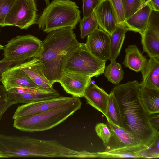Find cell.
<instances>
[{
    "mask_svg": "<svg viewBox=\"0 0 159 159\" xmlns=\"http://www.w3.org/2000/svg\"><path fill=\"white\" fill-rule=\"evenodd\" d=\"M129 31L125 26L117 25L115 29L110 35L109 60L111 61L119 55L125 37L126 32Z\"/></svg>",
    "mask_w": 159,
    "mask_h": 159,
    "instance_id": "7402d4cb",
    "label": "cell"
},
{
    "mask_svg": "<svg viewBox=\"0 0 159 159\" xmlns=\"http://www.w3.org/2000/svg\"><path fill=\"white\" fill-rule=\"evenodd\" d=\"M137 80L115 86L112 90L118 103L124 129L148 150L159 140V131L151 125L149 114L140 100Z\"/></svg>",
    "mask_w": 159,
    "mask_h": 159,
    "instance_id": "6da1fadb",
    "label": "cell"
},
{
    "mask_svg": "<svg viewBox=\"0 0 159 159\" xmlns=\"http://www.w3.org/2000/svg\"><path fill=\"white\" fill-rule=\"evenodd\" d=\"M47 6L50 4L49 0H45Z\"/></svg>",
    "mask_w": 159,
    "mask_h": 159,
    "instance_id": "e575fe53",
    "label": "cell"
},
{
    "mask_svg": "<svg viewBox=\"0 0 159 159\" xmlns=\"http://www.w3.org/2000/svg\"><path fill=\"white\" fill-rule=\"evenodd\" d=\"M59 83L67 93L73 97H83L86 88L91 83V79L86 75L63 71Z\"/></svg>",
    "mask_w": 159,
    "mask_h": 159,
    "instance_id": "7c38bea8",
    "label": "cell"
},
{
    "mask_svg": "<svg viewBox=\"0 0 159 159\" xmlns=\"http://www.w3.org/2000/svg\"><path fill=\"white\" fill-rule=\"evenodd\" d=\"M73 30L67 27L49 33L34 57L42 61L44 74L52 85L60 79L65 57L80 44Z\"/></svg>",
    "mask_w": 159,
    "mask_h": 159,
    "instance_id": "7a4b0ae2",
    "label": "cell"
},
{
    "mask_svg": "<svg viewBox=\"0 0 159 159\" xmlns=\"http://www.w3.org/2000/svg\"><path fill=\"white\" fill-rule=\"evenodd\" d=\"M104 73L108 81L117 85L123 79L124 72L121 65L113 60L105 68Z\"/></svg>",
    "mask_w": 159,
    "mask_h": 159,
    "instance_id": "cb8c5ba5",
    "label": "cell"
},
{
    "mask_svg": "<svg viewBox=\"0 0 159 159\" xmlns=\"http://www.w3.org/2000/svg\"><path fill=\"white\" fill-rule=\"evenodd\" d=\"M17 103L9 99L3 85H0V120L8 109L12 105Z\"/></svg>",
    "mask_w": 159,
    "mask_h": 159,
    "instance_id": "83f0119b",
    "label": "cell"
},
{
    "mask_svg": "<svg viewBox=\"0 0 159 159\" xmlns=\"http://www.w3.org/2000/svg\"><path fill=\"white\" fill-rule=\"evenodd\" d=\"M93 12L99 29L111 34L118 24L110 0H102Z\"/></svg>",
    "mask_w": 159,
    "mask_h": 159,
    "instance_id": "9a60e30c",
    "label": "cell"
},
{
    "mask_svg": "<svg viewBox=\"0 0 159 159\" xmlns=\"http://www.w3.org/2000/svg\"><path fill=\"white\" fill-rule=\"evenodd\" d=\"M106 117L107 121L124 129L120 109L112 91L109 94Z\"/></svg>",
    "mask_w": 159,
    "mask_h": 159,
    "instance_id": "603a6c76",
    "label": "cell"
},
{
    "mask_svg": "<svg viewBox=\"0 0 159 159\" xmlns=\"http://www.w3.org/2000/svg\"><path fill=\"white\" fill-rule=\"evenodd\" d=\"M3 48H4V46H2L0 44V50H1L2 49H3Z\"/></svg>",
    "mask_w": 159,
    "mask_h": 159,
    "instance_id": "d590c367",
    "label": "cell"
},
{
    "mask_svg": "<svg viewBox=\"0 0 159 159\" xmlns=\"http://www.w3.org/2000/svg\"><path fill=\"white\" fill-rule=\"evenodd\" d=\"M6 92L8 98L17 103H28L60 96L57 91L54 89H48L19 87Z\"/></svg>",
    "mask_w": 159,
    "mask_h": 159,
    "instance_id": "9c48e42d",
    "label": "cell"
},
{
    "mask_svg": "<svg viewBox=\"0 0 159 159\" xmlns=\"http://www.w3.org/2000/svg\"><path fill=\"white\" fill-rule=\"evenodd\" d=\"M0 158H2V157L1 156H0Z\"/></svg>",
    "mask_w": 159,
    "mask_h": 159,
    "instance_id": "8d00e7d4",
    "label": "cell"
},
{
    "mask_svg": "<svg viewBox=\"0 0 159 159\" xmlns=\"http://www.w3.org/2000/svg\"><path fill=\"white\" fill-rule=\"evenodd\" d=\"M20 68L40 88L45 89H53V85L45 76L42 61L33 57L20 64Z\"/></svg>",
    "mask_w": 159,
    "mask_h": 159,
    "instance_id": "2e32d148",
    "label": "cell"
},
{
    "mask_svg": "<svg viewBox=\"0 0 159 159\" xmlns=\"http://www.w3.org/2000/svg\"><path fill=\"white\" fill-rule=\"evenodd\" d=\"M159 113L149 114V117L150 123L156 129H159Z\"/></svg>",
    "mask_w": 159,
    "mask_h": 159,
    "instance_id": "d6a6232c",
    "label": "cell"
},
{
    "mask_svg": "<svg viewBox=\"0 0 159 159\" xmlns=\"http://www.w3.org/2000/svg\"><path fill=\"white\" fill-rule=\"evenodd\" d=\"M152 9L146 0L141 7L130 17L126 20L125 25L129 31L139 33L145 31Z\"/></svg>",
    "mask_w": 159,
    "mask_h": 159,
    "instance_id": "ac0fdd59",
    "label": "cell"
},
{
    "mask_svg": "<svg viewBox=\"0 0 159 159\" xmlns=\"http://www.w3.org/2000/svg\"><path fill=\"white\" fill-rule=\"evenodd\" d=\"M145 0V1H146V0Z\"/></svg>",
    "mask_w": 159,
    "mask_h": 159,
    "instance_id": "74e56055",
    "label": "cell"
},
{
    "mask_svg": "<svg viewBox=\"0 0 159 159\" xmlns=\"http://www.w3.org/2000/svg\"><path fill=\"white\" fill-rule=\"evenodd\" d=\"M123 7L126 20L141 7L145 1L144 0H121Z\"/></svg>",
    "mask_w": 159,
    "mask_h": 159,
    "instance_id": "484cf974",
    "label": "cell"
},
{
    "mask_svg": "<svg viewBox=\"0 0 159 159\" xmlns=\"http://www.w3.org/2000/svg\"><path fill=\"white\" fill-rule=\"evenodd\" d=\"M109 94L92 83L86 88L84 95L86 102L106 117Z\"/></svg>",
    "mask_w": 159,
    "mask_h": 159,
    "instance_id": "e0dca14e",
    "label": "cell"
},
{
    "mask_svg": "<svg viewBox=\"0 0 159 159\" xmlns=\"http://www.w3.org/2000/svg\"><path fill=\"white\" fill-rule=\"evenodd\" d=\"M119 25L125 26L126 19L121 0H110Z\"/></svg>",
    "mask_w": 159,
    "mask_h": 159,
    "instance_id": "f1b7e54d",
    "label": "cell"
},
{
    "mask_svg": "<svg viewBox=\"0 0 159 159\" xmlns=\"http://www.w3.org/2000/svg\"><path fill=\"white\" fill-rule=\"evenodd\" d=\"M126 54L123 64L136 72L141 71L148 60L135 45H129L125 49Z\"/></svg>",
    "mask_w": 159,
    "mask_h": 159,
    "instance_id": "ffe728a7",
    "label": "cell"
},
{
    "mask_svg": "<svg viewBox=\"0 0 159 159\" xmlns=\"http://www.w3.org/2000/svg\"><path fill=\"white\" fill-rule=\"evenodd\" d=\"M16 0H0V27H3L5 19Z\"/></svg>",
    "mask_w": 159,
    "mask_h": 159,
    "instance_id": "4dcf8cb0",
    "label": "cell"
},
{
    "mask_svg": "<svg viewBox=\"0 0 159 159\" xmlns=\"http://www.w3.org/2000/svg\"><path fill=\"white\" fill-rule=\"evenodd\" d=\"M80 23V37L84 39L98 28V25L94 12L89 16L81 19Z\"/></svg>",
    "mask_w": 159,
    "mask_h": 159,
    "instance_id": "d4e9b609",
    "label": "cell"
},
{
    "mask_svg": "<svg viewBox=\"0 0 159 159\" xmlns=\"http://www.w3.org/2000/svg\"><path fill=\"white\" fill-rule=\"evenodd\" d=\"M139 96L144 108L149 114L159 112V90L141 87Z\"/></svg>",
    "mask_w": 159,
    "mask_h": 159,
    "instance_id": "44dd1931",
    "label": "cell"
},
{
    "mask_svg": "<svg viewBox=\"0 0 159 159\" xmlns=\"http://www.w3.org/2000/svg\"><path fill=\"white\" fill-rule=\"evenodd\" d=\"M29 60L25 57H22L13 59L4 58L0 60V81L2 80V74L7 70L18 66Z\"/></svg>",
    "mask_w": 159,
    "mask_h": 159,
    "instance_id": "4316f807",
    "label": "cell"
},
{
    "mask_svg": "<svg viewBox=\"0 0 159 159\" xmlns=\"http://www.w3.org/2000/svg\"><path fill=\"white\" fill-rule=\"evenodd\" d=\"M106 61L101 60L92 54L85 43L79 46L66 56L62 71L74 72L97 77L104 73Z\"/></svg>",
    "mask_w": 159,
    "mask_h": 159,
    "instance_id": "8992f818",
    "label": "cell"
},
{
    "mask_svg": "<svg viewBox=\"0 0 159 159\" xmlns=\"http://www.w3.org/2000/svg\"><path fill=\"white\" fill-rule=\"evenodd\" d=\"M141 35L143 52L149 57L159 58V11L152 10L146 29Z\"/></svg>",
    "mask_w": 159,
    "mask_h": 159,
    "instance_id": "30bf717a",
    "label": "cell"
},
{
    "mask_svg": "<svg viewBox=\"0 0 159 159\" xmlns=\"http://www.w3.org/2000/svg\"><path fill=\"white\" fill-rule=\"evenodd\" d=\"M152 10L159 11V0H147Z\"/></svg>",
    "mask_w": 159,
    "mask_h": 159,
    "instance_id": "836d02e7",
    "label": "cell"
},
{
    "mask_svg": "<svg viewBox=\"0 0 159 159\" xmlns=\"http://www.w3.org/2000/svg\"><path fill=\"white\" fill-rule=\"evenodd\" d=\"M76 2L70 0H54L44 9L36 24L46 33L65 27L73 29L81 19Z\"/></svg>",
    "mask_w": 159,
    "mask_h": 159,
    "instance_id": "277c9868",
    "label": "cell"
},
{
    "mask_svg": "<svg viewBox=\"0 0 159 159\" xmlns=\"http://www.w3.org/2000/svg\"><path fill=\"white\" fill-rule=\"evenodd\" d=\"M111 136L105 150L98 152L100 158H120L132 157L146 158L148 149L140 144L135 138L125 129L107 121Z\"/></svg>",
    "mask_w": 159,
    "mask_h": 159,
    "instance_id": "5b68a950",
    "label": "cell"
},
{
    "mask_svg": "<svg viewBox=\"0 0 159 159\" xmlns=\"http://www.w3.org/2000/svg\"><path fill=\"white\" fill-rule=\"evenodd\" d=\"M80 98L74 97L68 101L44 112L14 120L13 127L23 132H33L49 130L65 120L81 108Z\"/></svg>",
    "mask_w": 159,
    "mask_h": 159,
    "instance_id": "3957f363",
    "label": "cell"
},
{
    "mask_svg": "<svg viewBox=\"0 0 159 159\" xmlns=\"http://www.w3.org/2000/svg\"><path fill=\"white\" fill-rule=\"evenodd\" d=\"M87 36L85 44L89 52L101 60H108L110 35L98 28Z\"/></svg>",
    "mask_w": 159,
    "mask_h": 159,
    "instance_id": "4fadbf2b",
    "label": "cell"
},
{
    "mask_svg": "<svg viewBox=\"0 0 159 159\" xmlns=\"http://www.w3.org/2000/svg\"><path fill=\"white\" fill-rule=\"evenodd\" d=\"M72 97L59 96L19 106L15 111L12 118L39 113L56 107L70 100Z\"/></svg>",
    "mask_w": 159,
    "mask_h": 159,
    "instance_id": "8fae6325",
    "label": "cell"
},
{
    "mask_svg": "<svg viewBox=\"0 0 159 159\" xmlns=\"http://www.w3.org/2000/svg\"><path fill=\"white\" fill-rule=\"evenodd\" d=\"M19 65L9 69L2 74L1 81L6 91L19 87L40 88L20 68Z\"/></svg>",
    "mask_w": 159,
    "mask_h": 159,
    "instance_id": "5bb4252c",
    "label": "cell"
},
{
    "mask_svg": "<svg viewBox=\"0 0 159 159\" xmlns=\"http://www.w3.org/2000/svg\"><path fill=\"white\" fill-rule=\"evenodd\" d=\"M37 9L35 0H16L7 15L3 27L27 29L36 24Z\"/></svg>",
    "mask_w": 159,
    "mask_h": 159,
    "instance_id": "52a82bcc",
    "label": "cell"
},
{
    "mask_svg": "<svg viewBox=\"0 0 159 159\" xmlns=\"http://www.w3.org/2000/svg\"><path fill=\"white\" fill-rule=\"evenodd\" d=\"M95 130L97 135L102 140L104 146L106 145L111 136L109 127L106 124L99 123L96 125Z\"/></svg>",
    "mask_w": 159,
    "mask_h": 159,
    "instance_id": "f546056e",
    "label": "cell"
},
{
    "mask_svg": "<svg viewBox=\"0 0 159 159\" xmlns=\"http://www.w3.org/2000/svg\"><path fill=\"white\" fill-rule=\"evenodd\" d=\"M102 0H83V18L91 15Z\"/></svg>",
    "mask_w": 159,
    "mask_h": 159,
    "instance_id": "1f68e13d",
    "label": "cell"
},
{
    "mask_svg": "<svg viewBox=\"0 0 159 159\" xmlns=\"http://www.w3.org/2000/svg\"><path fill=\"white\" fill-rule=\"evenodd\" d=\"M42 42L37 38L31 35L17 36L4 46V58L13 59L25 57L30 59L39 53Z\"/></svg>",
    "mask_w": 159,
    "mask_h": 159,
    "instance_id": "ba28073f",
    "label": "cell"
},
{
    "mask_svg": "<svg viewBox=\"0 0 159 159\" xmlns=\"http://www.w3.org/2000/svg\"><path fill=\"white\" fill-rule=\"evenodd\" d=\"M150 58L141 71L143 80L141 87L159 90V58L149 57Z\"/></svg>",
    "mask_w": 159,
    "mask_h": 159,
    "instance_id": "d6986e66",
    "label": "cell"
}]
</instances>
